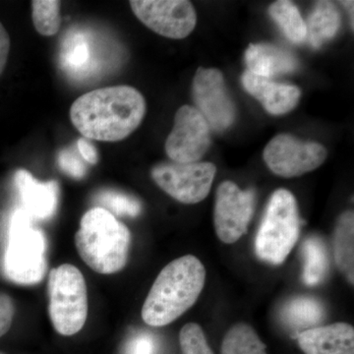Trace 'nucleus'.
<instances>
[{
    "instance_id": "nucleus-1",
    "label": "nucleus",
    "mask_w": 354,
    "mask_h": 354,
    "mask_svg": "<svg viewBox=\"0 0 354 354\" xmlns=\"http://www.w3.org/2000/svg\"><path fill=\"white\" fill-rule=\"evenodd\" d=\"M145 113L141 93L120 85L97 88L79 97L70 108V120L86 139L118 142L139 127Z\"/></svg>"
},
{
    "instance_id": "nucleus-2",
    "label": "nucleus",
    "mask_w": 354,
    "mask_h": 354,
    "mask_svg": "<svg viewBox=\"0 0 354 354\" xmlns=\"http://www.w3.org/2000/svg\"><path fill=\"white\" fill-rule=\"evenodd\" d=\"M206 269L193 255L183 256L158 274L142 308L147 325L164 327L193 306L206 281Z\"/></svg>"
},
{
    "instance_id": "nucleus-3",
    "label": "nucleus",
    "mask_w": 354,
    "mask_h": 354,
    "mask_svg": "<svg viewBox=\"0 0 354 354\" xmlns=\"http://www.w3.org/2000/svg\"><path fill=\"white\" fill-rule=\"evenodd\" d=\"M131 234L106 209L95 207L86 212L75 234L81 259L95 272L111 274L127 264Z\"/></svg>"
},
{
    "instance_id": "nucleus-4",
    "label": "nucleus",
    "mask_w": 354,
    "mask_h": 354,
    "mask_svg": "<svg viewBox=\"0 0 354 354\" xmlns=\"http://www.w3.org/2000/svg\"><path fill=\"white\" fill-rule=\"evenodd\" d=\"M22 208L11 216L8 241L3 257V272L18 285L39 283L46 272V241L41 230Z\"/></svg>"
},
{
    "instance_id": "nucleus-5",
    "label": "nucleus",
    "mask_w": 354,
    "mask_h": 354,
    "mask_svg": "<svg viewBox=\"0 0 354 354\" xmlns=\"http://www.w3.org/2000/svg\"><path fill=\"white\" fill-rule=\"evenodd\" d=\"M299 230L297 200L290 191L277 190L255 237L256 255L269 264L281 265L297 243Z\"/></svg>"
},
{
    "instance_id": "nucleus-6",
    "label": "nucleus",
    "mask_w": 354,
    "mask_h": 354,
    "mask_svg": "<svg viewBox=\"0 0 354 354\" xmlns=\"http://www.w3.org/2000/svg\"><path fill=\"white\" fill-rule=\"evenodd\" d=\"M48 315L58 334L73 335L82 330L88 316L87 286L75 266L50 270L48 281Z\"/></svg>"
},
{
    "instance_id": "nucleus-7",
    "label": "nucleus",
    "mask_w": 354,
    "mask_h": 354,
    "mask_svg": "<svg viewBox=\"0 0 354 354\" xmlns=\"http://www.w3.org/2000/svg\"><path fill=\"white\" fill-rule=\"evenodd\" d=\"M216 169L211 162H167L153 167L158 187L183 204H197L208 196Z\"/></svg>"
},
{
    "instance_id": "nucleus-8",
    "label": "nucleus",
    "mask_w": 354,
    "mask_h": 354,
    "mask_svg": "<svg viewBox=\"0 0 354 354\" xmlns=\"http://www.w3.org/2000/svg\"><path fill=\"white\" fill-rule=\"evenodd\" d=\"M129 3L144 25L165 38H186L196 25L194 7L186 0H132Z\"/></svg>"
},
{
    "instance_id": "nucleus-9",
    "label": "nucleus",
    "mask_w": 354,
    "mask_h": 354,
    "mask_svg": "<svg viewBox=\"0 0 354 354\" xmlns=\"http://www.w3.org/2000/svg\"><path fill=\"white\" fill-rule=\"evenodd\" d=\"M266 165L279 176L297 177L316 169L327 158L322 145L302 142L290 135L274 137L263 153Z\"/></svg>"
},
{
    "instance_id": "nucleus-10",
    "label": "nucleus",
    "mask_w": 354,
    "mask_h": 354,
    "mask_svg": "<svg viewBox=\"0 0 354 354\" xmlns=\"http://www.w3.org/2000/svg\"><path fill=\"white\" fill-rule=\"evenodd\" d=\"M255 208V194L241 190L232 181H225L216 191L215 230L221 242L232 244L246 234Z\"/></svg>"
},
{
    "instance_id": "nucleus-11",
    "label": "nucleus",
    "mask_w": 354,
    "mask_h": 354,
    "mask_svg": "<svg viewBox=\"0 0 354 354\" xmlns=\"http://www.w3.org/2000/svg\"><path fill=\"white\" fill-rule=\"evenodd\" d=\"M209 127L196 108L183 106L177 111L174 125L165 142V152L174 162H197L208 151Z\"/></svg>"
},
{
    "instance_id": "nucleus-12",
    "label": "nucleus",
    "mask_w": 354,
    "mask_h": 354,
    "mask_svg": "<svg viewBox=\"0 0 354 354\" xmlns=\"http://www.w3.org/2000/svg\"><path fill=\"white\" fill-rule=\"evenodd\" d=\"M192 90L198 111L213 129L221 131L232 124L235 118L234 104L227 94L223 74L218 70L198 69Z\"/></svg>"
},
{
    "instance_id": "nucleus-13",
    "label": "nucleus",
    "mask_w": 354,
    "mask_h": 354,
    "mask_svg": "<svg viewBox=\"0 0 354 354\" xmlns=\"http://www.w3.org/2000/svg\"><path fill=\"white\" fill-rule=\"evenodd\" d=\"M23 209L32 220H48L55 215L58 205L59 187L57 181L39 183L29 171L19 169L15 174Z\"/></svg>"
},
{
    "instance_id": "nucleus-14",
    "label": "nucleus",
    "mask_w": 354,
    "mask_h": 354,
    "mask_svg": "<svg viewBox=\"0 0 354 354\" xmlns=\"http://www.w3.org/2000/svg\"><path fill=\"white\" fill-rule=\"evenodd\" d=\"M297 341L305 354H354V329L346 323L302 330Z\"/></svg>"
},
{
    "instance_id": "nucleus-15",
    "label": "nucleus",
    "mask_w": 354,
    "mask_h": 354,
    "mask_svg": "<svg viewBox=\"0 0 354 354\" xmlns=\"http://www.w3.org/2000/svg\"><path fill=\"white\" fill-rule=\"evenodd\" d=\"M242 84L247 92L256 97L268 113L274 115L292 111L301 95L297 86L274 82L271 79L253 75L248 71L242 76Z\"/></svg>"
},
{
    "instance_id": "nucleus-16",
    "label": "nucleus",
    "mask_w": 354,
    "mask_h": 354,
    "mask_svg": "<svg viewBox=\"0 0 354 354\" xmlns=\"http://www.w3.org/2000/svg\"><path fill=\"white\" fill-rule=\"evenodd\" d=\"M245 62L249 73L267 79L297 68V62L290 53L271 44H250Z\"/></svg>"
},
{
    "instance_id": "nucleus-17",
    "label": "nucleus",
    "mask_w": 354,
    "mask_h": 354,
    "mask_svg": "<svg viewBox=\"0 0 354 354\" xmlns=\"http://www.w3.org/2000/svg\"><path fill=\"white\" fill-rule=\"evenodd\" d=\"M306 25V39L313 48H320L328 39L334 38L341 26V16L334 4L320 1L310 14Z\"/></svg>"
},
{
    "instance_id": "nucleus-18",
    "label": "nucleus",
    "mask_w": 354,
    "mask_h": 354,
    "mask_svg": "<svg viewBox=\"0 0 354 354\" xmlns=\"http://www.w3.org/2000/svg\"><path fill=\"white\" fill-rule=\"evenodd\" d=\"M335 265L349 283L354 281V216L353 212H346L339 216L334 236Z\"/></svg>"
},
{
    "instance_id": "nucleus-19",
    "label": "nucleus",
    "mask_w": 354,
    "mask_h": 354,
    "mask_svg": "<svg viewBox=\"0 0 354 354\" xmlns=\"http://www.w3.org/2000/svg\"><path fill=\"white\" fill-rule=\"evenodd\" d=\"M281 315L290 327L297 330H308L322 322L325 317V308L316 298L300 297L293 298L286 304Z\"/></svg>"
},
{
    "instance_id": "nucleus-20",
    "label": "nucleus",
    "mask_w": 354,
    "mask_h": 354,
    "mask_svg": "<svg viewBox=\"0 0 354 354\" xmlns=\"http://www.w3.org/2000/svg\"><path fill=\"white\" fill-rule=\"evenodd\" d=\"M304 267L302 279L305 285L322 283L329 272V254L325 244L318 237H309L302 244Z\"/></svg>"
},
{
    "instance_id": "nucleus-21",
    "label": "nucleus",
    "mask_w": 354,
    "mask_h": 354,
    "mask_svg": "<svg viewBox=\"0 0 354 354\" xmlns=\"http://www.w3.org/2000/svg\"><path fill=\"white\" fill-rule=\"evenodd\" d=\"M221 354H267L265 344L250 325L237 323L227 330Z\"/></svg>"
},
{
    "instance_id": "nucleus-22",
    "label": "nucleus",
    "mask_w": 354,
    "mask_h": 354,
    "mask_svg": "<svg viewBox=\"0 0 354 354\" xmlns=\"http://www.w3.org/2000/svg\"><path fill=\"white\" fill-rule=\"evenodd\" d=\"M269 13L291 41L299 44L306 39V25L295 4L279 0L270 6Z\"/></svg>"
},
{
    "instance_id": "nucleus-23",
    "label": "nucleus",
    "mask_w": 354,
    "mask_h": 354,
    "mask_svg": "<svg viewBox=\"0 0 354 354\" xmlns=\"http://www.w3.org/2000/svg\"><path fill=\"white\" fill-rule=\"evenodd\" d=\"M62 2L57 0L32 1V18L35 29L44 37L55 36L62 25Z\"/></svg>"
},
{
    "instance_id": "nucleus-24",
    "label": "nucleus",
    "mask_w": 354,
    "mask_h": 354,
    "mask_svg": "<svg viewBox=\"0 0 354 354\" xmlns=\"http://www.w3.org/2000/svg\"><path fill=\"white\" fill-rule=\"evenodd\" d=\"M95 202L114 216H127L135 218L142 211V205L136 198L115 190H104L95 198Z\"/></svg>"
},
{
    "instance_id": "nucleus-25",
    "label": "nucleus",
    "mask_w": 354,
    "mask_h": 354,
    "mask_svg": "<svg viewBox=\"0 0 354 354\" xmlns=\"http://www.w3.org/2000/svg\"><path fill=\"white\" fill-rule=\"evenodd\" d=\"M179 344L183 354H214L202 328L196 323H188L179 333Z\"/></svg>"
},
{
    "instance_id": "nucleus-26",
    "label": "nucleus",
    "mask_w": 354,
    "mask_h": 354,
    "mask_svg": "<svg viewBox=\"0 0 354 354\" xmlns=\"http://www.w3.org/2000/svg\"><path fill=\"white\" fill-rule=\"evenodd\" d=\"M57 164L67 176L75 179L83 178L87 174V165L77 150V147H70L60 151L57 156Z\"/></svg>"
},
{
    "instance_id": "nucleus-27",
    "label": "nucleus",
    "mask_w": 354,
    "mask_h": 354,
    "mask_svg": "<svg viewBox=\"0 0 354 354\" xmlns=\"http://www.w3.org/2000/svg\"><path fill=\"white\" fill-rule=\"evenodd\" d=\"M158 342L150 333L143 332L133 335L128 341L125 354H157Z\"/></svg>"
},
{
    "instance_id": "nucleus-28",
    "label": "nucleus",
    "mask_w": 354,
    "mask_h": 354,
    "mask_svg": "<svg viewBox=\"0 0 354 354\" xmlns=\"http://www.w3.org/2000/svg\"><path fill=\"white\" fill-rule=\"evenodd\" d=\"M14 317V304L12 299L6 295L0 293V337L6 334L12 325Z\"/></svg>"
},
{
    "instance_id": "nucleus-29",
    "label": "nucleus",
    "mask_w": 354,
    "mask_h": 354,
    "mask_svg": "<svg viewBox=\"0 0 354 354\" xmlns=\"http://www.w3.org/2000/svg\"><path fill=\"white\" fill-rule=\"evenodd\" d=\"M77 150L86 162L95 165L97 162V152L88 139L81 138L77 141Z\"/></svg>"
},
{
    "instance_id": "nucleus-30",
    "label": "nucleus",
    "mask_w": 354,
    "mask_h": 354,
    "mask_svg": "<svg viewBox=\"0 0 354 354\" xmlns=\"http://www.w3.org/2000/svg\"><path fill=\"white\" fill-rule=\"evenodd\" d=\"M88 57V46L85 44H77L75 46H71L69 51H67V60L75 66L85 64Z\"/></svg>"
},
{
    "instance_id": "nucleus-31",
    "label": "nucleus",
    "mask_w": 354,
    "mask_h": 354,
    "mask_svg": "<svg viewBox=\"0 0 354 354\" xmlns=\"http://www.w3.org/2000/svg\"><path fill=\"white\" fill-rule=\"evenodd\" d=\"M10 51V38L4 26L0 22V75L6 69Z\"/></svg>"
},
{
    "instance_id": "nucleus-32",
    "label": "nucleus",
    "mask_w": 354,
    "mask_h": 354,
    "mask_svg": "<svg viewBox=\"0 0 354 354\" xmlns=\"http://www.w3.org/2000/svg\"><path fill=\"white\" fill-rule=\"evenodd\" d=\"M342 4L346 7L349 16H351V26L353 27V1H342Z\"/></svg>"
}]
</instances>
